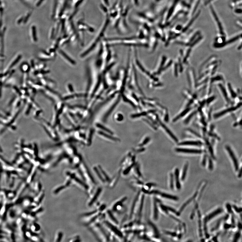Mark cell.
Segmentation results:
<instances>
[{
	"mask_svg": "<svg viewBox=\"0 0 242 242\" xmlns=\"http://www.w3.org/2000/svg\"><path fill=\"white\" fill-rule=\"evenodd\" d=\"M24 18L22 17L18 21V24H20L21 22L23 20Z\"/></svg>",
	"mask_w": 242,
	"mask_h": 242,
	"instance_id": "52",
	"label": "cell"
},
{
	"mask_svg": "<svg viewBox=\"0 0 242 242\" xmlns=\"http://www.w3.org/2000/svg\"><path fill=\"white\" fill-rule=\"evenodd\" d=\"M103 223L106 228L108 229L113 236H116L117 238L120 239L124 238V235L123 232L118 229L116 225L108 221H104Z\"/></svg>",
	"mask_w": 242,
	"mask_h": 242,
	"instance_id": "1",
	"label": "cell"
},
{
	"mask_svg": "<svg viewBox=\"0 0 242 242\" xmlns=\"http://www.w3.org/2000/svg\"><path fill=\"white\" fill-rule=\"evenodd\" d=\"M135 163H133L131 165L127 167L126 169H125L124 172H123V174H124V175H127L129 173V172L131 170V169L132 168L135 166Z\"/></svg>",
	"mask_w": 242,
	"mask_h": 242,
	"instance_id": "27",
	"label": "cell"
},
{
	"mask_svg": "<svg viewBox=\"0 0 242 242\" xmlns=\"http://www.w3.org/2000/svg\"><path fill=\"white\" fill-rule=\"evenodd\" d=\"M233 208H234L235 211H236V212H237V213H239L240 212H241V208H238L237 206H236V205H234L233 206Z\"/></svg>",
	"mask_w": 242,
	"mask_h": 242,
	"instance_id": "42",
	"label": "cell"
},
{
	"mask_svg": "<svg viewBox=\"0 0 242 242\" xmlns=\"http://www.w3.org/2000/svg\"><path fill=\"white\" fill-rule=\"evenodd\" d=\"M209 168L210 170H212L213 168V162L211 158L209 159Z\"/></svg>",
	"mask_w": 242,
	"mask_h": 242,
	"instance_id": "37",
	"label": "cell"
},
{
	"mask_svg": "<svg viewBox=\"0 0 242 242\" xmlns=\"http://www.w3.org/2000/svg\"><path fill=\"white\" fill-rule=\"evenodd\" d=\"M102 188L101 187H99L98 188L96 192L94 193V195H93V197H92L91 200L89 202L88 205L89 206H90L93 205V204L96 202V201L99 197L100 195L101 194V192H102Z\"/></svg>",
	"mask_w": 242,
	"mask_h": 242,
	"instance_id": "11",
	"label": "cell"
},
{
	"mask_svg": "<svg viewBox=\"0 0 242 242\" xmlns=\"http://www.w3.org/2000/svg\"><path fill=\"white\" fill-rule=\"evenodd\" d=\"M106 208V205L105 204H103L99 207L98 210V211L101 213V212H103L105 209Z\"/></svg>",
	"mask_w": 242,
	"mask_h": 242,
	"instance_id": "40",
	"label": "cell"
},
{
	"mask_svg": "<svg viewBox=\"0 0 242 242\" xmlns=\"http://www.w3.org/2000/svg\"><path fill=\"white\" fill-rule=\"evenodd\" d=\"M221 220L219 221L218 222V223H217V225L215 227H214V228L212 229V231H213L216 230H217L219 228V227L220 225V223H221Z\"/></svg>",
	"mask_w": 242,
	"mask_h": 242,
	"instance_id": "41",
	"label": "cell"
},
{
	"mask_svg": "<svg viewBox=\"0 0 242 242\" xmlns=\"http://www.w3.org/2000/svg\"><path fill=\"white\" fill-rule=\"evenodd\" d=\"M175 180L176 186L177 189H180L181 188V185L179 181V171L178 169H176L175 171Z\"/></svg>",
	"mask_w": 242,
	"mask_h": 242,
	"instance_id": "16",
	"label": "cell"
},
{
	"mask_svg": "<svg viewBox=\"0 0 242 242\" xmlns=\"http://www.w3.org/2000/svg\"><path fill=\"white\" fill-rule=\"evenodd\" d=\"M226 149L227 151L228 152L229 154L230 157L231 158L233 162H234L235 170H236V171H237L239 169L238 163V160H237V158H236V157H235V154H234V152H233V151L231 149L230 147L229 146H226Z\"/></svg>",
	"mask_w": 242,
	"mask_h": 242,
	"instance_id": "7",
	"label": "cell"
},
{
	"mask_svg": "<svg viewBox=\"0 0 242 242\" xmlns=\"http://www.w3.org/2000/svg\"><path fill=\"white\" fill-rule=\"evenodd\" d=\"M190 109H191V108H188L184 110L181 114H179L178 116H176L175 118L174 119L173 122H176V121L178 120H179V119L184 116L186 114H187V113L189 111Z\"/></svg>",
	"mask_w": 242,
	"mask_h": 242,
	"instance_id": "20",
	"label": "cell"
},
{
	"mask_svg": "<svg viewBox=\"0 0 242 242\" xmlns=\"http://www.w3.org/2000/svg\"><path fill=\"white\" fill-rule=\"evenodd\" d=\"M226 208L227 209V211L229 213H232V211L231 207L229 204H227L226 205Z\"/></svg>",
	"mask_w": 242,
	"mask_h": 242,
	"instance_id": "43",
	"label": "cell"
},
{
	"mask_svg": "<svg viewBox=\"0 0 242 242\" xmlns=\"http://www.w3.org/2000/svg\"><path fill=\"white\" fill-rule=\"evenodd\" d=\"M147 194L153 195L154 196L157 197H159L161 198L172 200V201H177L179 200V198L175 196L161 192V191H159V190H151L148 192Z\"/></svg>",
	"mask_w": 242,
	"mask_h": 242,
	"instance_id": "3",
	"label": "cell"
},
{
	"mask_svg": "<svg viewBox=\"0 0 242 242\" xmlns=\"http://www.w3.org/2000/svg\"><path fill=\"white\" fill-rule=\"evenodd\" d=\"M188 166V162L186 163L184 167L182 176L181 177V180L182 181H184L185 179L186 176Z\"/></svg>",
	"mask_w": 242,
	"mask_h": 242,
	"instance_id": "21",
	"label": "cell"
},
{
	"mask_svg": "<svg viewBox=\"0 0 242 242\" xmlns=\"http://www.w3.org/2000/svg\"><path fill=\"white\" fill-rule=\"evenodd\" d=\"M127 200V197H124L115 202L112 207V210L113 212L120 213L124 208L123 204Z\"/></svg>",
	"mask_w": 242,
	"mask_h": 242,
	"instance_id": "4",
	"label": "cell"
},
{
	"mask_svg": "<svg viewBox=\"0 0 242 242\" xmlns=\"http://www.w3.org/2000/svg\"><path fill=\"white\" fill-rule=\"evenodd\" d=\"M241 103L240 104L239 103L237 106L234 107H231V108L226 109L220 112L219 113H216V114H214V118L215 119L217 118H218L220 117L223 116V115H225V114H226V113H229V112L235 111V110L237 109L240 106H241Z\"/></svg>",
	"mask_w": 242,
	"mask_h": 242,
	"instance_id": "9",
	"label": "cell"
},
{
	"mask_svg": "<svg viewBox=\"0 0 242 242\" xmlns=\"http://www.w3.org/2000/svg\"><path fill=\"white\" fill-rule=\"evenodd\" d=\"M165 120L166 122H168L169 120V116L168 113H167L165 116Z\"/></svg>",
	"mask_w": 242,
	"mask_h": 242,
	"instance_id": "49",
	"label": "cell"
},
{
	"mask_svg": "<svg viewBox=\"0 0 242 242\" xmlns=\"http://www.w3.org/2000/svg\"><path fill=\"white\" fill-rule=\"evenodd\" d=\"M164 232L166 235H170L173 237H175L177 236V234L176 232H169L168 231H165Z\"/></svg>",
	"mask_w": 242,
	"mask_h": 242,
	"instance_id": "36",
	"label": "cell"
},
{
	"mask_svg": "<svg viewBox=\"0 0 242 242\" xmlns=\"http://www.w3.org/2000/svg\"><path fill=\"white\" fill-rule=\"evenodd\" d=\"M81 241L80 240V238L79 237V236H77V237H74V238H72V239H71V240L70 241L72 242H79Z\"/></svg>",
	"mask_w": 242,
	"mask_h": 242,
	"instance_id": "45",
	"label": "cell"
},
{
	"mask_svg": "<svg viewBox=\"0 0 242 242\" xmlns=\"http://www.w3.org/2000/svg\"><path fill=\"white\" fill-rule=\"evenodd\" d=\"M107 214L109 219L111 221V223H112L113 224L116 226H118L119 225L118 221L114 216V214H113V212L110 210H108L107 212Z\"/></svg>",
	"mask_w": 242,
	"mask_h": 242,
	"instance_id": "13",
	"label": "cell"
},
{
	"mask_svg": "<svg viewBox=\"0 0 242 242\" xmlns=\"http://www.w3.org/2000/svg\"><path fill=\"white\" fill-rule=\"evenodd\" d=\"M197 194L198 192L197 191V192H196L195 193L194 195H193L192 197L190 198L189 200H188L182 206H181V208L180 209V210H179V211L178 212V216H179L182 211H183L184 210L185 208L186 207V206L188 204H189L190 202H192V201L194 200V199L197 196Z\"/></svg>",
	"mask_w": 242,
	"mask_h": 242,
	"instance_id": "15",
	"label": "cell"
},
{
	"mask_svg": "<svg viewBox=\"0 0 242 242\" xmlns=\"http://www.w3.org/2000/svg\"><path fill=\"white\" fill-rule=\"evenodd\" d=\"M202 144V143L199 141H186L182 142L179 143L181 145H191V146H200Z\"/></svg>",
	"mask_w": 242,
	"mask_h": 242,
	"instance_id": "17",
	"label": "cell"
},
{
	"mask_svg": "<svg viewBox=\"0 0 242 242\" xmlns=\"http://www.w3.org/2000/svg\"><path fill=\"white\" fill-rule=\"evenodd\" d=\"M74 177V181L76 182L77 184H79V185H81V187H82L84 188V189H85L86 190H87L89 189L88 186L84 182L80 180V179H79L78 178L75 177Z\"/></svg>",
	"mask_w": 242,
	"mask_h": 242,
	"instance_id": "19",
	"label": "cell"
},
{
	"mask_svg": "<svg viewBox=\"0 0 242 242\" xmlns=\"http://www.w3.org/2000/svg\"><path fill=\"white\" fill-rule=\"evenodd\" d=\"M197 214L198 218V224L199 234H200V237H202V221H201V214L200 211H198Z\"/></svg>",
	"mask_w": 242,
	"mask_h": 242,
	"instance_id": "18",
	"label": "cell"
},
{
	"mask_svg": "<svg viewBox=\"0 0 242 242\" xmlns=\"http://www.w3.org/2000/svg\"><path fill=\"white\" fill-rule=\"evenodd\" d=\"M122 171V170H120L116 174L115 176L113 177L112 179H111L110 181L109 182V186L110 188H113L115 186V185L117 184L119 180L120 177V174Z\"/></svg>",
	"mask_w": 242,
	"mask_h": 242,
	"instance_id": "12",
	"label": "cell"
},
{
	"mask_svg": "<svg viewBox=\"0 0 242 242\" xmlns=\"http://www.w3.org/2000/svg\"><path fill=\"white\" fill-rule=\"evenodd\" d=\"M174 176L172 173H170L169 176V186L171 190L174 189Z\"/></svg>",
	"mask_w": 242,
	"mask_h": 242,
	"instance_id": "23",
	"label": "cell"
},
{
	"mask_svg": "<svg viewBox=\"0 0 242 242\" xmlns=\"http://www.w3.org/2000/svg\"><path fill=\"white\" fill-rule=\"evenodd\" d=\"M13 91H14V92L16 93V94H18L19 95H21L22 93H21V91H20L17 87H13Z\"/></svg>",
	"mask_w": 242,
	"mask_h": 242,
	"instance_id": "39",
	"label": "cell"
},
{
	"mask_svg": "<svg viewBox=\"0 0 242 242\" xmlns=\"http://www.w3.org/2000/svg\"><path fill=\"white\" fill-rule=\"evenodd\" d=\"M21 57V55L20 54L17 55L16 57H14V59L9 63L8 65L6 67L5 70H4V74H6L9 72L11 69L14 66H15V65L20 60Z\"/></svg>",
	"mask_w": 242,
	"mask_h": 242,
	"instance_id": "6",
	"label": "cell"
},
{
	"mask_svg": "<svg viewBox=\"0 0 242 242\" xmlns=\"http://www.w3.org/2000/svg\"><path fill=\"white\" fill-rule=\"evenodd\" d=\"M4 57L2 55H0V60H4Z\"/></svg>",
	"mask_w": 242,
	"mask_h": 242,
	"instance_id": "54",
	"label": "cell"
},
{
	"mask_svg": "<svg viewBox=\"0 0 242 242\" xmlns=\"http://www.w3.org/2000/svg\"><path fill=\"white\" fill-rule=\"evenodd\" d=\"M124 119V116L121 114H119L117 118V120L118 121H122Z\"/></svg>",
	"mask_w": 242,
	"mask_h": 242,
	"instance_id": "46",
	"label": "cell"
},
{
	"mask_svg": "<svg viewBox=\"0 0 242 242\" xmlns=\"http://www.w3.org/2000/svg\"><path fill=\"white\" fill-rule=\"evenodd\" d=\"M36 30V27L35 26H33L32 27V30L33 39L34 41H36L37 40Z\"/></svg>",
	"mask_w": 242,
	"mask_h": 242,
	"instance_id": "31",
	"label": "cell"
},
{
	"mask_svg": "<svg viewBox=\"0 0 242 242\" xmlns=\"http://www.w3.org/2000/svg\"><path fill=\"white\" fill-rule=\"evenodd\" d=\"M150 139L149 137H146V139L144 140V141L142 143V144H140V145H139V146L140 147H142V146H143L144 145H146V144H147V143L150 140Z\"/></svg>",
	"mask_w": 242,
	"mask_h": 242,
	"instance_id": "34",
	"label": "cell"
},
{
	"mask_svg": "<svg viewBox=\"0 0 242 242\" xmlns=\"http://www.w3.org/2000/svg\"><path fill=\"white\" fill-rule=\"evenodd\" d=\"M30 67L28 64L24 63L21 67V69L25 73H27L29 71Z\"/></svg>",
	"mask_w": 242,
	"mask_h": 242,
	"instance_id": "22",
	"label": "cell"
},
{
	"mask_svg": "<svg viewBox=\"0 0 242 242\" xmlns=\"http://www.w3.org/2000/svg\"><path fill=\"white\" fill-rule=\"evenodd\" d=\"M57 237L56 239V241H60L62 239L63 237V234L61 232H59L57 234Z\"/></svg>",
	"mask_w": 242,
	"mask_h": 242,
	"instance_id": "32",
	"label": "cell"
},
{
	"mask_svg": "<svg viewBox=\"0 0 242 242\" xmlns=\"http://www.w3.org/2000/svg\"><path fill=\"white\" fill-rule=\"evenodd\" d=\"M241 170H242L241 168L239 172L238 175L239 178L241 177V174H242Z\"/></svg>",
	"mask_w": 242,
	"mask_h": 242,
	"instance_id": "53",
	"label": "cell"
},
{
	"mask_svg": "<svg viewBox=\"0 0 242 242\" xmlns=\"http://www.w3.org/2000/svg\"><path fill=\"white\" fill-rule=\"evenodd\" d=\"M240 233L239 232H237L235 234V236H234V242H236L237 241V240H238L240 238Z\"/></svg>",
	"mask_w": 242,
	"mask_h": 242,
	"instance_id": "35",
	"label": "cell"
},
{
	"mask_svg": "<svg viewBox=\"0 0 242 242\" xmlns=\"http://www.w3.org/2000/svg\"><path fill=\"white\" fill-rule=\"evenodd\" d=\"M196 113V112L194 111L193 112V113H191V114H190L189 116H188L187 117V118L184 121V123L185 124H187L188 123H189V122H190V120L194 116V115H195Z\"/></svg>",
	"mask_w": 242,
	"mask_h": 242,
	"instance_id": "28",
	"label": "cell"
},
{
	"mask_svg": "<svg viewBox=\"0 0 242 242\" xmlns=\"http://www.w3.org/2000/svg\"><path fill=\"white\" fill-rule=\"evenodd\" d=\"M242 225L240 223H238V227L239 228V229L241 230V229L242 228Z\"/></svg>",
	"mask_w": 242,
	"mask_h": 242,
	"instance_id": "55",
	"label": "cell"
},
{
	"mask_svg": "<svg viewBox=\"0 0 242 242\" xmlns=\"http://www.w3.org/2000/svg\"><path fill=\"white\" fill-rule=\"evenodd\" d=\"M141 192H139L137 195L135 196L134 201H133L132 203L131 206L130 211L129 212V218L130 219H131L134 217V214L135 210L136 208L137 202H138L139 199L140 195Z\"/></svg>",
	"mask_w": 242,
	"mask_h": 242,
	"instance_id": "5",
	"label": "cell"
},
{
	"mask_svg": "<svg viewBox=\"0 0 242 242\" xmlns=\"http://www.w3.org/2000/svg\"><path fill=\"white\" fill-rule=\"evenodd\" d=\"M145 149L144 148H142L141 149H139L136 151V152H142L144 151Z\"/></svg>",
	"mask_w": 242,
	"mask_h": 242,
	"instance_id": "51",
	"label": "cell"
},
{
	"mask_svg": "<svg viewBox=\"0 0 242 242\" xmlns=\"http://www.w3.org/2000/svg\"><path fill=\"white\" fill-rule=\"evenodd\" d=\"M176 151L178 152L192 154H201L202 152V151L201 150L181 148H176Z\"/></svg>",
	"mask_w": 242,
	"mask_h": 242,
	"instance_id": "10",
	"label": "cell"
},
{
	"mask_svg": "<svg viewBox=\"0 0 242 242\" xmlns=\"http://www.w3.org/2000/svg\"><path fill=\"white\" fill-rule=\"evenodd\" d=\"M206 156H204V157H203V160H202V165L203 166H205L206 165Z\"/></svg>",
	"mask_w": 242,
	"mask_h": 242,
	"instance_id": "47",
	"label": "cell"
},
{
	"mask_svg": "<svg viewBox=\"0 0 242 242\" xmlns=\"http://www.w3.org/2000/svg\"><path fill=\"white\" fill-rule=\"evenodd\" d=\"M31 13H28V15H27V16H26V17L25 18V19H24V23H26L27 22V21H28L29 19V17H30L31 15Z\"/></svg>",
	"mask_w": 242,
	"mask_h": 242,
	"instance_id": "44",
	"label": "cell"
},
{
	"mask_svg": "<svg viewBox=\"0 0 242 242\" xmlns=\"http://www.w3.org/2000/svg\"><path fill=\"white\" fill-rule=\"evenodd\" d=\"M24 75L22 83L23 87L24 88H25L26 87V84H27L26 83H27V78H28V75H27V73H25V75Z\"/></svg>",
	"mask_w": 242,
	"mask_h": 242,
	"instance_id": "33",
	"label": "cell"
},
{
	"mask_svg": "<svg viewBox=\"0 0 242 242\" xmlns=\"http://www.w3.org/2000/svg\"><path fill=\"white\" fill-rule=\"evenodd\" d=\"M101 134L105 137H106L114 141H120V140L118 138L113 137V136H110V135H108L107 134H105V133H102Z\"/></svg>",
	"mask_w": 242,
	"mask_h": 242,
	"instance_id": "26",
	"label": "cell"
},
{
	"mask_svg": "<svg viewBox=\"0 0 242 242\" xmlns=\"http://www.w3.org/2000/svg\"><path fill=\"white\" fill-rule=\"evenodd\" d=\"M152 199L151 217L154 221L157 222L159 218L158 204L160 202L158 199L154 196Z\"/></svg>",
	"mask_w": 242,
	"mask_h": 242,
	"instance_id": "2",
	"label": "cell"
},
{
	"mask_svg": "<svg viewBox=\"0 0 242 242\" xmlns=\"http://www.w3.org/2000/svg\"><path fill=\"white\" fill-rule=\"evenodd\" d=\"M222 212H223V210L222 209L220 208L217 209L215 211L211 213L208 216L206 217L204 219L207 221V222H208L210 220L212 219L215 217V216H217L218 214H220Z\"/></svg>",
	"mask_w": 242,
	"mask_h": 242,
	"instance_id": "14",
	"label": "cell"
},
{
	"mask_svg": "<svg viewBox=\"0 0 242 242\" xmlns=\"http://www.w3.org/2000/svg\"><path fill=\"white\" fill-rule=\"evenodd\" d=\"M143 120L144 121H145V122H146V123H147V124H149V125H150V126H151L152 128H154V129L155 130L157 129V127H156V126H155L154 125H153V124H152L149 121L147 120V119H145Z\"/></svg>",
	"mask_w": 242,
	"mask_h": 242,
	"instance_id": "38",
	"label": "cell"
},
{
	"mask_svg": "<svg viewBox=\"0 0 242 242\" xmlns=\"http://www.w3.org/2000/svg\"><path fill=\"white\" fill-rule=\"evenodd\" d=\"M147 117L148 119H149L150 120H151V122H152V123H153L154 124H155V125H157V122H156L152 118V117L149 116H148Z\"/></svg>",
	"mask_w": 242,
	"mask_h": 242,
	"instance_id": "48",
	"label": "cell"
},
{
	"mask_svg": "<svg viewBox=\"0 0 242 242\" xmlns=\"http://www.w3.org/2000/svg\"><path fill=\"white\" fill-rule=\"evenodd\" d=\"M231 227H232V226L229 225V224H225V225H224V228H225V229H228L229 228Z\"/></svg>",
	"mask_w": 242,
	"mask_h": 242,
	"instance_id": "50",
	"label": "cell"
},
{
	"mask_svg": "<svg viewBox=\"0 0 242 242\" xmlns=\"http://www.w3.org/2000/svg\"><path fill=\"white\" fill-rule=\"evenodd\" d=\"M207 222L204 219V220H203V229H204V233H205V237L207 238H208L210 237V235L208 232L207 227Z\"/></svg>",
	"mask_w": 242,
	"mask_h": 242,
	"instance_id": "25",
	"label": "cell"
},
{
	"mask_svg": "<svg viewBox=\"0 0 242 242\" xmlns=\"http://www.w3.org/2000/svg\"><path fill=\"white\" fill-rule=\"evenodd\" d=\"M135 171H136L137 176H136V177H135V178L140 180L141 178H142V174L141 172L139 166H136V168H135Z\"/></svg>",
	"mask_w": 242,
	"mask_h": 242,
	"instance_id": "24",
	"label": "cell"
},
{
	"mask_svg": "<svg viewBox=\"0 0 242 242\" xmlns=\"http://www.w3.org/2000/svg\"><path fill=\"white\" fill-rule=\"evenodd\" d=\"M147 113L144 112L140 113L133 114L131 116V117L133 118H136L141 117L142 116H145V115H147Z\"/></svg>",
	"mask_w": 242,
	"mask_h": 242,
	"instance_id": "30",
	"label": "cell"
},
{
	"mask_svg": "<svg viewBox=\"0 0 242 242\" xmlns=\"http://www.w3.org/2000/svg\"><path fill=\"white\" fill-rule=\"evenodd\" d=\"M156 118H157V121H158V123L160 124V125H161L162 127L167 132V133L170 136V137L174 140V141L177 142H178V140L177 138L174 135V134L172 133V132L170 131V130L169 129L165 124H164L163 123L161 122L160 120L159 119V117H158V116L157 115Z\"/></svg>",
	"mask_w": 242,
	"mask_h": 242,
	"instance_id": "8",
	"label": "cell"
},
{
	"mask_svg": "<svg viewBox=\"0 0 242 242\" xmlns=\"http://www.w3.org/2000/svg\"><path fill=\"white\" fill-rule=\"evenodd\" d=\"M66 187V186L65 185L60 186L58 187L56 189H55L54 191V193L55 194H57L62 190L64 189Z\"/></svg>",
	"mask_w": 242,
	"mask_h": 242,
	"instance_id": "29",
	"label": "cell"
}]
</instances>
